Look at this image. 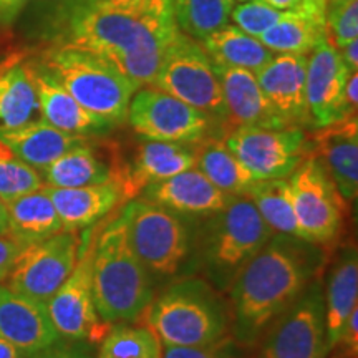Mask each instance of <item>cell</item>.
Instances as JSON below:
<instances>
[{
	"instance_id": "1",
	"label": "cell",
	"mask_w": 358,
	"mask_h": 358,
	"mask_svg": "<svg viewBox=\"0 0 358 358\" xmlns=\"http://www.w3.org/2000/svg\"><path fill=\"white\" fill-rule=\"evenodd\" d=\"M55 45L103 58L136 88L153 83L161 58L179 32L171 0H120L78 7L55 25Z\"/></svg>"
},
{
	"instance_id": "2",
	"label": "cell",
	"mask_w": 358,
	"mask_h": 358,
	"mask_svg": "<svg viewBox=\"0 0 358 358\" xmlns=\"http://www.w3.org/2000/svg\"><path fill=\"white\" fill-rule=\"evenodd\" d=\"M324 252L299 237L274 234L232 280L234 337L252 345L315 277Z\"/></svg>"
},
{
	"instance_id": "3",
	"label": "cell",
	"mask_w": 358,
	"mask_h": 358,
	"mask_svg": "<svg viewBox=\"0 0 358 358\" xmlns=\"http://www.w3.org/2000/svg\"><path fill=\"white\" fill-rule=\"evenodd\" d=\"M93 301L106 325L138 320L153 301L150 272L129 243L123 209L96 236Z\"/></svg>"
},
{
	"instance_id": "4",
	"label": "cell",
	"mask_w": 358,
	"mask_h": 358,
	"mask_svg": "<svg viewBox=\"0 0 358 358\" xmlns=\"http://www.w3.org/2000/svg\"><path fill=\"white\" fill-rule=\"evenodd\" d=\"M143 320L163 347H206L224 338L227 312L219 295L203 280H182L143 312Z\"/></svg>"
},
{
	"instance_id": "5",
	"label": "cell",
	"mask_w": 358,
	"mask_h": 358,
	"mask_svg": "<svg viewBox=\"0 0 358 358\" xmlns=\"http://www.w3.org/2000/svg\"><path fill=\"white\" fill-rule=\"evenodd\" d=\"M42 66L90 113L113 124L127 122L136 87L118 70L93 53L66 45L43 52Z\"/></svg>"
},
{
	"instance_id": "6",
	"label": "cell",
	"mask_w": 358,
	"mask_h": 358,
	"mask_svg": "<svg viewBox=\"0 0 358 358\" xmlns=\"http://www.w3.org/2000/svg\"><path fill=\"white\" fill-rule=\"evenodd\" d=\"M275 232L249 198H234L206 226L203 259L217 284L226 287Z\"/></svg>"
},
{
	"instance_id": "7",
	"label": "cell",
	"mask_w": 358,
	"mask_h": 358,
	"mask_svg": "<svg viewBox=\"0 0 358 358\" xmlns=\"http://www.w3.org/2000/svg\"><path fill=\"white\" fill-rule=\"evenodd\" d=\"M151 87L166 92L227 127L221 83L199 40L178 32L161 58Z\"/></svg>"
},
{
	"instance_id": "8",
	"label": "cell",
	"mask_w": 358,
	"mask_h": 358,
	"mask_svg": "<svg viewBox=\"0 0 358 358\" xmlns=\"http://www.w3.org/2000/svg\"><path fill=\"white\" fill-rule=\"evenodd\" d=\"M134 252L150 274L174 275L189 252V231L179 214L146 199L123 208Z\"/></svg>"
},
{
	"instance_id": "9",
	"label": "cell",
	"mask_w": 358,
	"mask_h": 358,
	"mask_svg": "<svg viewBox=\"0 0 358 358\" xmlns=\"http://www.w3.org/2000/svg\"><path fill=\"white\" fill-rule=\"evenodd\" d=\"M287 179L302 239L317 245L334 243L342 232L348 204L322 161L310 153Z\"/></svg>"
},
{
	"instance_id": "10",
	"label": "cell",
	"mask_w": 358,
	"mask_h": 358,
	"mask_svg": "<svg viewBox=\"0 0 358 358\" xmlns=\"http://www.w3.org/2000/svg\"><path fill=\"white\" fill-rule=\"evenodd\" d=\"M96 234L88 227L80 243L75 267L47 301L48 315L60 338L70 342H101L111 325L103 324L93 301V257Z\"/></svg>"
},
{
	"instance_id": "11",
	"label": "cell",
	"mask_w": 358,
	"mask_h": 358,
	"mask_svg": "<svg viewBox=\"0 0 358 358\" xmlns=\"http://www.w3.org/2000/svg\"><path fill=\"white\" fill-rule=\"evenodd\" d=\"M329 353L324 289L312 280L267 327L259 358H327Z\"/></svg>"
},
{
	"instance_id": "12",
	"label": "cell",
	"mask_w": 358,
	"mask_h": 358,
	"mask_svg": "<svg viewBox=\"0 0 358 358\" xmlns=\"http://www.w3.org/2000/svg\"><path fill=\"white\" fill-rule=\"evenodd\" d=\"M127 120L145 140L185 145H198L211 136L217 124L211 116L151 85L134 92Z\"/></svg>"
},
{
	"instance_id": "13",
	"label": "cell",
	"mask_w": 358,
	"mask_h": 358,
	"mask_svg": "<svg viewBox=\"0 0 358 358\" xmlns=\"http://www.w3.org/2000/svg\"><path fill=\"white\" fill-rule=\"evenodd\" d=\"M222 141L256 179L289 178L312 153L310 134L301 127H236Z\"/></svg>"
},
{
	"instance_id": "14",
	"label": "cell",
	"mask_w": 358,
	"mask_h": 358,
	"mask_svg": "<svg viewBox=\"0 0 358 358\" xmlns=\"http://www.w3.org/2000/svg\"><path fill=\"white\" fill-rule=\"evenodd\" d=\"M78 248L77 236L70 231L25 245L7 277V287L12 292L47 302L75 267Z\"/></svg>"
},
{
	"instance_id": "15",
	"label": "cell",
	"mask_w": 358,
	"mask_h": 358,
	"mask_svg": "<svg viewBox=\"0 0 358 358\" xmlns=\"http://www.w3.org/2000/svg\"><path fill=\"white\" fill-rule=\"evenodd\" d=\"M307 57L306 96L310 128H324L350 118L345 100V85L352 71L337 48L324 40Z\"/></svg>"
},
{
	"instance_id": "16",
	"label": "cell",
	"mask_w": 358,
	"mask_h": 358,
	"mask_svg": "<svg viewBox=\"0 0 358 358\" xmlns=\"http://www.w3.org/2000/svg\"><path fill=\"white\" fill-rule=\"evenodd\" d=\"M0 337L32 358L60 342L47 302L35 301L0 285Z\"/></svg>"
},
{
	"instance_id": "17",
	"label": "cell",
	"mask_w": 358,
	"mask_h": 358,
	"mask_svg": "<svg viewBox=\"0 0 358 358\" xmlns=\"http://www.w3.org/2000/svg\"><path fill=\"white\" fill-rule=\"evenodd\" d=\"M307 57L274 53V57L256 71L267 101L287 127H310L306 96Z\"/></svg>"
},
{
	"instance_id": "18",
	"label": "cell",
	"mask_w": 358,
	"mask_h": 358,
	"mask_svg": "<svg viewBox=\"0 0 358 358\" xmlns=\"http://www.w3.org/2000/svg\"><path fill=\"white\" fill-rule=\"evenodd\" d=\"M312 155L322 161L347 204L358 194V123L357 116L342 120L310 134Z\"/></svg>"
},
{
	"instance_id": "19",
	"label": "cell",
	"mask_w": 358,
	"mask_h": 358,
	"mask_svg": "<svg viewBox=\"0 0 358 358\" xmlns=\"http://www.w3.org/2000/svg\"><path fill=\"white\" fill-rule=\"evenodd\" d=\"M196 145L146 140L134 151L129 163H123L122 181L127 203L155 182L176 176L196 166Z\"/></svg>"
},
{
	"instance_id": "20",
	"label": "cell",
	"mask_w": 358,
	"mask_h": 358,
	"mask_svg": "<svg viewBox=\"0 0 358 358\" xmlns=\"http://www.w3.org/2000/svg\"><path fill=\"white\" fill-rule=\"evenodd\" d=\"M141 192L143 199L186 216H213L236 198L214 186L196 166L150 185Z\"/></svg>"
},
{
	"instance_id": "21",
	"label": "cell",
	"mask_w": 358,
	"mask_h": 358,
	"mask_svg": "<svg viewBox=\"0 0 358 358\" xmlns=\"http://www.w3.org/2000/svg\"><path fill=\"white\" fill-rule=\"evenodd\" d=\"M213 65L222 88L229 129L236 127H287L267 101L254 71L217 62H213Z\"/></svg>"
},
{
	"instance_id": "22",
	"label": "cell",
	"mask_w": 358,
	"mask_h": 358,
	"mask_svg": "<svg viewBox=\"0 0 358 358\" xmlns=\"http://www.w3.org/2000/svg\"><path fill=\"white\" fill-rule=\"evenodd\" d=\"M30 73L37 93L38 113L48 124L80 136H100L115 128L106 120L85 110L42 64H30Z\"/></svg>"
},
{
	"instance_id": "23",
	"label": "cell",
	"mask_w": 358,
	"mask_h": 358,
	"mask_svg": "<svg viewBox=\"0 0 358 358\" xmlns=\"http://www.w3.org/2000/svg\"><path fill=\"white\" fill-rule=\"evenodd\" d=\"M43 191L55 206L64 231L77 232L88 229L101 217L108 216L120 203H127L120 179L82 187L45 186Z\"/></svg>"
},
{
	"instance_id": "24",
	"label": "cell",
	"mask_w": 358,
	"mask_h": 358,
	"mask_svg": "<svg viewBox=\"0 0 358 358\" xmlns=\"http://www.w3.org/2000/svg\"><path fill=\"white\" fill-rule=\"evenodd\" d=\"M327 38V0H299L259 40L272 53L308 55Z\"/></svg>"
},
{
	"instance_id": "25",
	"label": "cell",
	"mask_w": 358,
	"mask_h": 358,
	"mask_svg": "<svg viewBox=\"0 0 358 358\" xmlns=\"http://www.w3.org/2000/svg\"><path fill=\"white\" fill-rule=\"evenodd\" d=\"M123 163L105 158L95 146L87 141L80 143L52 161L48 166L40 169L45 186L53 187H82L106 182L110 179L122 178Z\"/></svg>"
},
{
	"instance_id": "26",
	"label": "cell",
	"mask_w": 358,
	"mask_h": 358,
	"mask_svg": "<svg viewBox=\"0 0 358 358\" xmlns=\"http://www.w3.org/2000/svg\"><path fill=\"white\" fill-rule=\"evenodd\" d=\"M88 138L62 131L40 118L19 128L0 131V145L6 146L15 158L40 171Z\"/></svg>"
},
{
	"instance_id": "27",
	"label": "cell",
	"mask_w": 358,
	"mask_h": 358,
	"mask_svg": "<svg viewBox=\"0 0 358 358\" xmlns=\"http://www.w3.org/2000/svg\"><path fill=\"white\" fill-rule=\"evenodd\" d=\"M324 302L327 340L332 350L348 317L358 307V254L355 245H348L330 271Z\"/></svg>"
},
{
	"instance_id": "28",
	"label": "cell",
	"mask_w": 358,
	"mask_h": 358,
	"mask_svg": "<svg viewBox=\"0 0 358 358\" xmlns=\"http://www.w3.org/2000/svg\"><path fill=\"white\" fill-rule=\"evenodd\" d=\"M38 115L30 62L12 55L0 64V131L34 122Z\"/></svg>"
},
{
	"instance_id": "29",
	"label": "cell",
	"mask_w": 358,
	"mask_h": 358,
	"mask_svg": "<svg viewBox=\"0 0 358 358\" xmlns=\"http://www.w3.org/2000/svg\"><path fill=\"white\" fill-rule=\"evenodd\" d=\"M7 237L20 245H29L64 231L55 206L42 189L19 196L6 203Z\"/></svg>"
},
{
	"instance_id": "30",
	"label": "cell",
	"mask_w": 358,
	"mask_h": 358,
	"mask_svg": "<svg viewBox=\"0 0 358 358\" xmlns=\"http://www.w3.org/2000/svg\"><path fill=\"white\" fill-rule=\"evenodd\" d=\"M196 168L214 186L236 198H245L259 179L244 166L243 161L224 145L221 138L209 136L196 145Z\"/></svg>"
},
{
	"instance_id": "31",
	"label": "cell",
	"mask_w": 358,
	"mask_h": 358,
	"mask_svg": "<svg viewBox=\"0 0 358 358\" xmlns=\"http://www.w3.org/2000/svg\"><path fill=\"white\" fill-rule=\"evenodd\" d=\"M199 43L213 62L250 70L254 73L274 57V53L264 47L261 40L231 24L206 35Z\"/></svg>"
},
{
	"instance_id": "32",
	"label": "cell",
	"mask_w": 358,
	"mask_h": 358,
	"mask_svg": "<svg viewBox=\"0 0 358 358\" xmlns=\"http://www.w3.org/2000/svg\"><path fill=\"white\" fill-rule=\"evenodd\" d=\"M245 198L252 201L261 217L275 234L302 239L287 178L259 179Z\"/></svg>"
},
{
	"instance_id": "33",
	"label": "cell",
	"mask_w": 358,
	"mask_h": 358,
	"mask_svg": "<svg viewBox=\"0 0 358 358\" xmlns=\"http://www.w3.org/2000/svg\"><path fill=\"white\" fill-rule=\"evenodd\" d=\"M232 8L234 0H171L178 30L196 40L229 24Z\"/></svg>"
},
{
	"instance_id": "34",
	"label": "cell",
	"mask_w": 358,
	"mask_h": 358,
	"mask_svg": "<svg viewBox=\"0 0 358 358\" xmlns=\"http://www.w3.org/2000/svg\"><path fill=\"white\" fill-rule=\"evenodd\" d=\"M98 358H163V345L146 325H111L100 342Z\"/></svg>"
},
{
	"instance_id": "35",
	"label": "cell",
	"mask_w": 358,
	"mask_h": 358,
	"mask_svg": "<svg viewBox=\"0 0 358 358\" xmlns=\"http://www.w3.org/2000/svg\"><path fill=\"white\" fill-rule=\"evenodd\" d=\"M42 187L43 181L37 169L15 158L6 146L0 145V199L7 203Z\"/></svg>"
},
{
	"instance_id": "36",
	"label": "cell",
	"mask_w": 358,
	"mask_h": 358,
	"mask_svg": "<svg viewBox=\"0 0 358 358\" xmlns=\"http://www.w3.org/2000/svg\"><path fill=\"white\" fill-rule=\"evenodd\" d=\"M282 13L284 10H277L261 0H245L241 6L232 8L231 19L237 29L259 38L280 19Z\"/></svg>"
},
{
	"instance_id": "37",
	"label": "cell",
	"mask_w": 358,
	"mask_h": 358,
	"mask_svg": "<svg viewBox=\"0 0 358 358\" xmlns=\"http://www.w3.org/2000/svg\"><path fill=\"white\" fill-rule=\"evenodd\" d=\"M327 40L337 50L358 40V0L327 8Z\"/></svg>"
},
{
	"instance_id": "38",
	"label": "cell",
	"mask_w": 358,
	"mask_h": 358,
	"mask_svg": "<svg viewBox=\"0 0 358 358\" xmlns=\"http://www.w3.org/2000/svg\"><path fill=\"white\" fill-rule=\"evenodd\" d=\"M163 358H234L229 340L206 347H164Z\"/></svg>"
},
{
	"instance_id": "39",
	"label": "cell",
	"mask_w": 358,
	"mask_h": 358,
	"mask_svg": "<svg viewBox=\"0 0 358 358\" xmlns=\"http://www.w3.org/2000/svg\"><path fill=\"white\" fill-rule=\"evenodd\" d=\"M120 2V0H43V6L47 8L48 19H50V27L55 25L65 13L78 7H90L100 6V3H111Z\"/></svg>"
},
{
	"instance_id": "40",
	"label": "cell",
	"mask_w": 358,
	"mask_h": 358,
	"mask_svg": "<svg viewBox=\"0 0 358 358\" xmlns=\"http://www.w3.org/2000/svg\"><path fill=\"white\" fill-rule=\"evenodd\" d=\"M22 249H24V245L17 244L15 241L8 239L7 236H0V282L7 280Z\"/></svg>"
},
{
	"instance_id": "41",
	"label": "cell",
	"mask_w": 358,
	"mask_h": 358,
	"mask_svg": "<svg viewBox=\"0 0 358 358\" xmlns=\"http://www.w3.org/2000/svg\"><path fill=\"white\" fill-rule=\"evenodd\" d=\"M30 0H0V25L10 27Z\"/></svg>"
},
{
	"instance_id": "42",
	"label": "cell",
	"mask_w": 358,
	"mask_h": 358,
	"mask_svg": "<svg viewBox=\"0 0 358 358\" xmlns=\"http://www.w3.org/2000/svg\"><path fill=\"white\" fill-rule=\"evenodd\" d=\"M32 358H93L90 353H87L82 348H73V347H65V345H53L47 350L37 353Z\"/></svg>"
},
{
	"instance_id": "43",
	"label": "cell",
	"mask_w": 358,
	"mask_h": 358,
	"mask_svg": "<svg viewBox=\"0 0 358 358\" xmlns=\"http://www.w3.org/2000/svg\"><path fill=\"white\" fill-rule=\"evenodd\" d=\"M340 55H342L343 62H345L347 69L355 73L358 71V40H353V42L347 43L345 47L340 48Z\"/></svg>"
},
{
	"instance_id": "44",
	"label": "cell",
	"mask_w": 358,
	"mask_h": 358,
	"mask_svg": "<svg viewBox=\"0 0 358 358\" xmlns=\"http://www.w3.org/2000/svg\"><path fill=\"white\" fill-rule=\"evenodd\" d=\"M357 87H358V71L350 73V77H348L347 85H345V100L352 115H357V103H358Z\"/></svg>"
},
{
	"instance_id": "45",
	"label": "cell",
	"mask_w": 358,
	"mask_h": 358,
	"mask_svg": "<svg viewBox=\"0 0 358 358\" xmlns=\"http://www.w3.org/2000/svg\"><path fill=\"white\" fill-rule=\"evenodd\" d=\"M0 358H27L19 348L0 337Z\"/></svg>"
},
{
	"instance_id": "46",
	"label": "cell",
	"mask_w": 358,
	"mask_h": 358,
	"mask_svg": "<svg viewBox=\"0 0 358 358\" xmlns=\"http://www.w3.org/2000/svg\"><path fill=\"white\" fill-rule=\"evenodd\" d=\"M261 2L277 8V10H289V8H292L299 0H261Z\"/></svg>"
},
{
	"instance_id": "47",
	"label": "cell",
	"mask_w": 358,
	"mask_h": 358,
	"mask_svg": "<svg viewBox=\"0 0 358 358\" xmlns=\"http://www.w3.org/2000/svg\"><path fill=\"white\" fill-rule=\"evenodd\" d=\"M7 234V209L6 203L0 199V236Z\"/></svg>"
},
{
	"instance_id": "48",
	"label": "cell",
	"mask_w": 358,
	"mask_h": 358,
	"mask_svg": "<svg viewBox=\"0 0 358 358\" xmlns=\"http://www.w3.org/2000/svg\"><path fill=\"white\" fill-rule=\"evenodd\" d=\"M330 352H334L332 357H330V358H357L358 357V355H355V353L340 350V348H332Z\"/></svg>"
},
{
	"instance_id": "49",
	"label": "cell",
	"mask_w": 358,
	"mask_h": 358,
	"mask_svg": "<svg viewBox=\"0 0 358 358\" xmlns=\"http://www.w3.org/2000/svg\"><path fill=\"white\" fill-rule=\"evenodd\" d=\"M345 2H350V0H327V8L342 6V3H345Z\"/></svg>"
},
{
	"instance_id": "50",
	"label": "cell",
	"mask_w": 358,
	"mask_h": 358,
	"mask_svg": "<svg viewBox=\"0 0 358 358\" xmlns=\"http://www.w3.org/2000/svg\"><path fill=\"white\" fill-rule=\"evenodd\" d=\"M239 2H245V0H239Z\"/></svg>"
}]
</instances>
